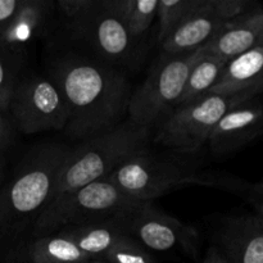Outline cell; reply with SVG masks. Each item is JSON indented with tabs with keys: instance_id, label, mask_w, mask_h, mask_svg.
Returning a JSON list of instances; mask_svg holds the SVG:
<instances>
[{
	"instance_id": "obj_28",
	"label": "cell",
	"mask_w": 263,
	"mask_h": 263,
	"mask_svg": "<svg viewBox=\"0 0 263 263\" xmlns=\"http://www.w3.org/2000/svg\"><path fill=\"white\" fill-rule=\"evenodd\" d=\"M21 4L22 0H0V33L9 25Z\"/></svg>"
},
{
	"instance_id": "obj_27",
	"label": "cell",
	"mask_w": 263,
	"mask_h": 263,
	"mask_svg": "<svg viewBox=\"0 0 263 263\" xmlns=\"http://www.w3.org/2000/svg\"><path fill=\"white\" fill-rule=\"evenodd\" d=\"M15 141V126L7 113L0 112V153L4 154Z\"/></svg>"
},
{
	"instance_id": "obj_17",
	"label": "cell",
	"mask_w": 263,
	"mask_h": 263,
	"mask_svg": "<svg viewBox=\"0 0 263 263\" xmlns=\"http://www.w3.org/2000/svg\"><path fill=\"white\" fill-rule=\"evenodd\" d=\"M263 87V45L228 61L210 92L236 94ZM208 92V94H210Z\"/></svg>"
},
{
	"instance_id": "obj_29",
	"label": "cell",
	"mask_w": 263,
	"mask_h": 263,
	"mask_svg": "<svg viewBox=\"0 0 263 263\" xmlns=\"http://www.w3.org/2000/svg\"><path fill=\"white\" fill-rule=\"evenodd\" d=\"M202 263H231V262L223 256V253L217 248V247L211 246L210 248H208L207 253H205L204 259H203Z\"/></svg>"
},
{
	"instance_id": "obj_33",
	"label": "cell",
	"mask_w": 263,
	"mask_h": 263,
	"mask_svg": "<svg viewBox=\"0 0 263 263\" xmlns=\"http://www.w3.org/2000/svg\"><path fill=\"white\" fill-rule=\"evenodd\" d=\"M262 92H263V87H262Z\"/></svg>"
},
{
	"instance_id": "obj_32",
	"label": "cell",
	"mask_w": 263,
	"mask_h": 263,
	"mask_svg": "<svg viewBox=\"0 0 263 263\" xmlns=\"http://www.w3.org/2000/svg\"><path fill=\"white\" fill-rule=\"evenodd\" d=\"M81 263H108V262L103 258H90V259H86V261H84Z\"/></svg>"
},
{
	"instance_id": "obj_30",
	"label": "cell",
	"mask_w": 263,
	"mask_h": 263,
	"mask_svg": "<svg viewBox=\"0 0 263 263\" xmlns=\"http://www.w3.org/2000/svg\"><path fill=\"white\" fill-rule=\"evenodd\" d=\"M5 181V158L4 154L0 153V187Z\"/></svg>"
},
{
	"instance_id": "obj_13",
	"label": "cell",
	"mask_w": 263,
	"mask_h": 263,
	"mask_svg": "<svg viewBox=\"0 0 263 263\" xmlns=\"http://www.w3.org/2000/svg\"><path fill=\"white\" fill-rule=\"evenodd\" d=\"M226 23L211 9L208 0L187 15L159 44L162 55H184L194 53L207 45Z\"/></svg>"
},
{
	"instance_id": "obj_16",
	"label": "cell",
	"mask_w": 263,
	"mask_h": 263,
	"mask_svg": "<svg viewBox=\"0 0 263 263\" xmlns=\"http://www.w3.org/2000/svg\"><path fill=\"white\" fill-rule=\"evenodd\" d=\"M127 215L108 218L99 222L67 228L57 233L67 236L77 248L91 258H103L116 241L131 235Z\"/></svg>"
},
{
	"instance_id": "obj_1",
	"label": "cell",
	"mask_w": 263,
	"mask_h": 263,
	"mask_svg": "<svg viewBox=\"0 0 263 263\" xmlns=\"http://www.w3.org/2000/svg\"><path fill=\"white\" fill-rule=\"evenodd\" d=\"M49 79L66 100L64 134L87 140L117 127L128 112L133 86L117 67L79 54H66L51 66Z\"/></svg>"
},
{
	"instance_id": "obj_21",
	"label": "cell",
	"mask_w": 263,
	"mask_h": 263,
	"mask_svg": "<svg viewBox=\"0 0 263 263\" xmlns=\"http://www.w3.org/2000/svg\"><path fill=\"white\" fill-rule=\"evenodd\" d=\"M203 0H159L157 9L158 31L157 40L161 44L176 26L192 14Z\"/></svg>"
},
{
	"instance_id": "obj_9",
	"label": "cell",
	"mask_w": 263,
	"mask_h": 263,
	"mask_svg": "<svg viewBox=\"0 0 263 263\" xmlns=\"http://www.w3.org/2000/svg\"><path fill=\"white\" fill-rule=\"evenodd\" d=\"M66 27L72 39L86 44L105 63L113 67L133 63L138 41L115 14L103 7L102 0L89 14Z\"/></svg>"
},
{
	"instance_id": "obj_18",
	"label": "cell",
	"mask_w": 263,
	"mask_h": 263,
	"mask_svg": "<svg viewBox=\"0 0 263 263\" xmlns=\"http://www.w3.org/2000/svg\"><path fill=\"white\" fill-rule=\"evenodd\" d=\"M90 258L67 236L54 233L33 239L13 263H81Z\"/></svg>"
},
{
	"instance_id": "obj_8",
	"label": "cell",
	"mask_w": 263,
	"mask_h": 263,
	"mask_svg": "<svg viewBox=\"0 0 263 263\" xmlns=\"http://www.w3.org/2000/svg\"><path fill=\"white\" fill-rule=\"evenodd\" d=\"M8 113L15 128L26 135L64 131L68 121V109L61 90L50 79L39 74L18 80Z\"/></svg>"
},
{
	"instance_id": "obj_4",
	"label": "cell",
	"mask_w": 263,
	"mask_h": 263,
	"mask_svg": "<svg viewBox=\"0 0 263 263\" xmlns=\"http://www.w3.org/2000/svg\"><path fill=\"white\" fill-rule=\"evenodd\" d=\"M152 133V128L135 125L127 118L117 127L71 146L43 215L81 187L108 177L126 159L151 145Z\"/></svg>"
},
{
	"instance_id": "obj_15",
	"label": "cell",
	"mask_w": 263,
	"mask_h": 263,
	"mask_svg": "<svg viewBox=\"0 0 263 263\" xmlns=\"http://www.w3.org/2000/svg\"><path fill=\"white\" fill-rule=\"evenodd\" d=\"M263 45V9H256L244 17L226 23L217 35L204 45L208 54L225 61Z\"/></svg>"
},
{
	"instance_id": "obj_7",
	"label": "cell",
	"mask_w": 263,
	"mask_h": 263,
	"mask_svg": "<svg viewBox=\"0 0 263 263\" xmlns=\"http://www.w3.org/2000/svg\"><path fill=\"white\" fill-rule=\"evenodd\" d=\"M204 53L199 50L184 55H159L143 84L134 90L127 118L135 125L153 130L177 107L184 92L190 69Z\"/></svg>"
},
{
	"instance_id": "obj_31",
	"label": "cell",
	"mask_w": 263,
	"mask_h": 263,
	"mask_svg": "<svg viewBox=\"0 0 263 263\" xmlns=\"http://www.w3.org/2000/svg\"><path fill=\"white\" fill-rule=\"evenodd\" d=\"M8 108H9V104L3 99H0V112L8 113Z\"/></svg>"
},
{
	"instance_id": "obj_12",
	"label": "cell",
	"mask_w": 263,
	"mask_h": 263,
	"mask_svg": "<svg viewBox=\"0 0 263 263\" xmlns=\"http://www.w3.org/2000/svg\"><path fill=\"white\" fill-rule=\"evenodd\" d=\"M212 239L231 263H263V220L257 215L226 218Z\"/></svg>"
},
{
	"instance_id": "obj_22",
	"label": "cell",
	"mask_w": 263,
	"mask_h": 263,
	"mask_svg": "<svg viewBox=\"0 0 263 263\" xmlns=\"http://www.w3.org/2000/svg\"><path fill=\"white\" fill-rule=\"evenodd\" d=\"M103 259L108 263H156L152 252L131 235L116 241Z\"/></svg>"
},
{
	"instance_id": "obj_6",
	"label": "cell",
	"mask_w": 263,
	"mask_h": 263,
	"mask_svg": "<svg viewBox=\"0 0 263 263\" xmlns=\"http://www.w3.org/2000/svg\"><path fill=\"white\" fill-rule=\"evenodd\" d=\"M143 203L145 202L123 192L109 177H103L79 189L41 216L33 230L32 240L67 228L125 216Z\"/></svg>"
},
{
	"instance_id": "obj_24",
	"label": "cell",
	"mask_w": 263,
	"mask_h": 263,
	"mask_svg": "<svg viewBox=\"0 0 263 263\" xmlns=\"http://www.w3.org/2000/svg\"><path fill=\"white\" fill-rule=\"evenodd\" d=\"M212 12L225 23L249 14L256 10L254 4L249 0H208Z\"/></svg>"
},
{
	"instance_id": "obj_20",
	"label": "cell",
	"mask_w": 263,
	"mask_h": 263,
	"mask_svg": "<svg viewBox=\"0 0 263 263\" xmlns=\"http://www.w3.org/2000/svg\"><path fill=\"white\" fill-rule=\"evenodd\" d=\"M226 63L228 61L213 54H208L204 49L203 55L195 62L193 68L190 69L184 92L180 98L177 107L189 104L207 95L217 82Z\"/></svg>"
},
{
	"instance_id": "obj_23",
	"label": "cell",
	"mask_w": 263,
	"mask_h": 263,
	"mask_svg": "<svg viewBox=\"0 0 263 263\" xmlns=\"http://www.w3.org/2000/svg\"><path fill=\"white\" fill-rule=\"evenodd\" d=\"M17 55L0 44V99L9 104L10 97L18 82Z\"/></svg>"
},
{
	"instance_id": "obj_11",
	"label": "cell",
	"mask_w": 263,
	"mask_h": 263,
	"mask_svg": "<svg viewBox=\"0 0 263 263\" xmlns=\"http://www.w3.org/2000/svg\"><path fill=\"white\" fill-rule=\"evenodd\" d=\"M263 135V102L256 98L229 110L213 128L207 144L216 157L240 151Z\"/></svg>"
},
{
	"instance_id": "obj_2",
	"label": "cell",
	"mask_w": 263,
	"mask_h": 263,
	"mask_svg": "<svg viewBox=\"0 0 263 263\" xmlns=\"http://www.w3.org/2000/svg\"><path fill=\"white\" fill-rule=\"evenodd\" d=\"M69 148L54 141L36 145L0 187V263H13L32 241Z\"/></svg>"
},
{
	"instance_id": "obj_10",
	"label": "cell",
	"mask_w": 263,
	"mask_h": 263,
	"mask_svg": "<svg viewBox=\"0 0 263 263\" xmlns=\"http://www.w3.org/2000/svg\"><path fill=\"white\" fill-rule=\"evenodd\" d=\"M131 236L148 251L157 253L180 249L197 258L199 253V234L192 225L157 210L152 202H145L127 215Z\"/></svg>"
},
{
	"instance_id": "obj_5",
	"label": "cell",
	"mask_w": 263,
	"mask_h": 263,
	"mask_svg": "<svg viewBox=\"0 0 263 263\" xmlns=\"http://www.w3.org/2000/svg\"><path fill=\"white\" fill-rule=\"evenodd\" d=\"M261 89L236 94H210L172 109L153 128L152 141L167 151L197 154L212 134L221 118L241 103L256 98Z\"/></svg>"
},
{
	"instance_id": "obj_3",
	"label": "cell",
	"mask_w": 263,
	"mask_h": 263,
	"mask_svg": "<svg viewBox=\"0 0 263 263\" xmlns=\"http://www.w3.org/2000/svg\"><path fill=\"white\" fill-rule=\"evenodd\" d=\"M197 154L157 152L148 145L109 175L118 187L141 202H152L185 186H207L239 195L246 181L203 167Z\"/></svg>"
},
{
	"instance_id": "obj_19",
	"label": "cell",
	"mask_w": 263,
	"mask_h": 263,
	"mask_svg": "<svg viewBox=\"0 0 263 263\" xmlns=\"http://www.w3.org/2000/svg\"><path fill=\"white\" fill-rule=\"evenodd\" d=\"M159 0H102L103 7L115 14L135 41H140L157 18Z\"/></svg>"
},
{
	"instance_id": "obj_26",
	"label": "cell",
	"mask_w": 263,
	"mask_h": 263,
	"mask_svg": "<svg viewBox=\"0 0 263 263\" xmlns=\"http://www.w3.org/2000/svg\"><path fill=\"white\" fill-rule=\"evenodd\" d=\"M247 202L256 210L257 216L263 220V182L259 184H249L246 181L243 189L239 193Z\"/></svg>"
},
{
	"instance_id": "obj_14",
	"label": "cell",
	"mask_w": 263,
	"mask_h": 263,
	"mask_svg": "<svg viewBox=\"0 0 263 263\" xmlns=\"http://www.w3.org/2000/svg\"><path fill=\"white\" fill-rule=\"evenodd\" d=\"M54 12L50 0H22L18 12L0 33V44L18 55L45 32Z\"/></svg>"
},
{
	"instance_id": "obj_25",
	"label": "cell",
	"mask_w": 263,
	"mask_h": 263,
	"mask_svg": "<svg viewBox=\"0 0 263 263\" xmlns=\"http://www.w3.org/2000/svg\"><path fill=\"white\" fill-rule=\"evenodd\" d=\"M99 0H55L54 7L64 20V23L73 22L89 14L98 5Z\"/></svg>"
}]
</instances>
